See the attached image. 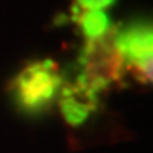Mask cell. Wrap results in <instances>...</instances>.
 Returning <instances> with one entry per match:
<instances>
[{"instance_id": "1", "label": "cell", "mask_w": 153, "mask_h": 153, "mask_svg": "<svg viewBox=\"0 0 153 153\" xmlns=\"http://www.w3.org/2000/svg\"><path fill=\"white\" fill-rule=\"evenodd\" d=\"M63 78L60 68L51 60L27 65L16 76L12 94L21 109L26 112H39L46 109L60 92Z\"/></svg>"}, {"instance_id": "2", "label": "cell", "mask_w": 153, "mask_h": 153, "mask_svg": "<svg viewBox=\"0 0 153 153\" xmlns=\"http://www.w3.org/2000/svg\"><path fill=\"white\" fill-rule=\"evenodd\" d=\"M80 61L82 73L78 78L99 94L105 90L111 82L119 80L124 68V63L112 46V41H105V38L88 43Z\"/></svg>"}, {"instance_id": "3", "label": "cell", "mask_w": 153, "mask_h": 153, "mask_svg": "<svg viewBox=\"0 0 153 153\" xmlns=\"http://www.w3.org/2000/svg\"><path fill=\"white\" fill-rule=\"evenodd\" d=\"M112 46L124 66L134 70L143 82L152 78V27L141 22L123 29L114 36Z\"/></svg>"}, {"instance_id": "4", "label": "cell", "mask_w": 153, "mask_h": 153, "mask_svg": "<svg viewBox=\"0 0 153 153\" xmlns=\"http://www.w3.org/2000/svg\"><path fill=\"white\" fill-rule=\"evenodd\" d=\"M99 95V92L76 78V82L65 87L61 94V111L65 119L70 124H82L97 107Z\"/></svg>"}, {"instance_id": "5", "label": "cell", "mask_w": 153, "mask_h": 153, "mask_svg": "<svg viewBox=\"0 0 153 153\" xmlns=\"http://www.w3.org/2000/svg\"><path fill=\"white\" fill-rule=\"evenodd\" d=\"M78 26L88 43L100 41L105 38V34L111 27V21L104 10H88L80 12L78 16Z\"/></svg>"}, {"instance_id": "6", "label": "cell", "mask_w": 153, "mask_h": 153, "mask_svg": "<svg viewBox=\"0 0 153 153\" xmlns=\"http://www.w3.org/2000/svg\"><path fill=\"white\" fill-rule=\"evenodd\" d=\"M78 10L80 12H88V10H104L111 7L116 0H75Z\"/></svg>"}]
</instances>
